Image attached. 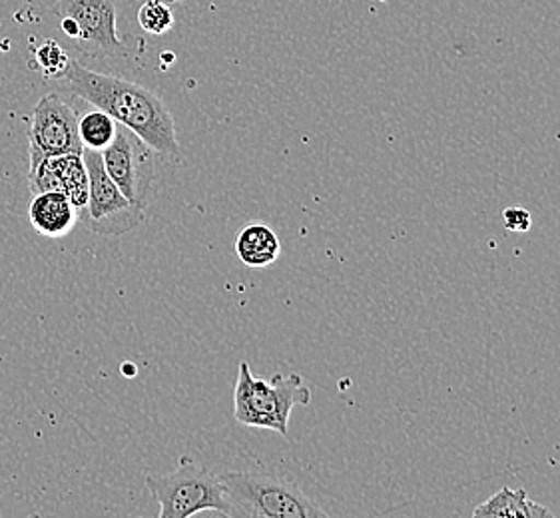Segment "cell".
<instances>
[{
  "instance_id": "1",
  "label": "cell",
  "mask_w": 560,
  "mask_h": 518,
  "mask_svg": "<svg viewBox=\"0 0 560 518\" xmlns=\"http://www.w3.org/2000/svg\"><path fill=\"white\" fill-rule=\"evenodd\" d=\"M60 82L70 94L113 116L118 125L140 136L154 152L166 156L178 154L174 116L156 92L130 80L94 72L72 58Z\"/></svg>"
},
{
  "instance_id": "2",
  "label": "cell",
  "mask_w": 560,
  "mask_h": 518,
  "mask_svg": "<svg viewBox=\"0 0 560 518\" xmlns=\"http://www.w3.org/2000/svg\"><path fill=\"white\" fill-rule=\"evenodd\" d=\"M230 501L228 518H325L329 513L293 481L261 473L220 474Z\"/></svg>"
},
{
  "instance_id": "3",
  "label": "cell",
  "mask_w": 560,
  "mask_h": 518,
  "mask_svg": "<svg viewBox=\"0 0 560 518\" xmlns=\"http://www.w3.org/2000/svg\"><path fill=\"white\" fill-rule=\"evenodd\" d=\"M312 403V391L300 375L256 379L246 361L240 363L234 389V417L246 427L269 428L283 437L290 433L293 407Z\"/></svg>"
},
{
  "instance_id": "4",
  "label": "cell",
  "mask_w": 560,
  "mask_h": 518,
  "mask_svg": "<svg viewBox=\"0 0 560 518\" xmlns=\"http://www.w3.org/2000/svg\"><path fill=\"white\" fill-rule=\"evenodd\" d=\"M148 488L160 503V518H188L213 510L230 515V501L220 474L184 461L166 476H148Z\"/></svg>"
},
{
  "instance_id": "5",
  "label": "cell",
  "mask_w": 560,
  "mask_h": 518,
  "mask_svg": "<svg viewBox=\"0 0 560 518\" xmlns=\"http://www.w3.org/2000/svg\"><path fill=\"white\" fill-rule=\"evenodd\" d=\"M82 158L89 169V205L84 214L86 227L101 236H124L140 226L147 217L144 208L130 202L104 168L102 152L84 150Z\"/></svg>"
},
{
  "instance_id": "6",
  "label": "cell",
  "mask_w": 560,
  "mask_h": 518,
  "mask_svg": "<svg viewBox=\"0 0 560 518\" xmlns=\"http://www.w3.org/2000/svg\"><path fill=\"white\" fill-rule=\"evenodd\" d=\"M60 28L90 55L120 57L126 52L118 34V14L113 0H57Z\"/></svg>"
},
{
  "instance_id": "7",
  "label": "cell",
  "mask_w": 560,
  "mask_h": 518,
  "mask_svg": "<svg viewBox=\"0 0 560 518\" xmlns=\"http://www.w3.org/2000/svg\"><path fill=\"white\" fill-rule=\"evenodd\" d=\"M102 160L120 192L130 202L147 210L152 184L156 178L154 150L140 136L120 125L113 142L102 150Z\"/></svg>"
},
{
  "instance_id": "8",
  "label": "cell",
  "mask_w": 560,
  "mask_h": 518,
  "mask_svg": "<svg viewBox=\"0 0 560 518\" xmlns=\"http://www.w3.org/2000/svg\"><path fill=\"white\" fill-rule=\"evenodd\" d=\"M28 146L31 164L84 152L79 134V116L55 92L43 96L34 108L28 128Z\"/></svg>"
},
{
  "instance_id": "9",
  "label": "cell",
  "mask_w": 560,
  "mask_h": 518,
  "mask_svg": "<svg viewBox=\"0 0 560 518\" xmlns=\"http://www.w3.org/2000/svg\"><path fill=\"white\" fill-rule=\"evenodd\" d=\"M28 220L36 234L40 236L65 237L72 232L79 222V210L70 202L67 193L43 192L34 193L33 202L28 208Z\"/></svg>"
},
{
  "instance_id": "10",
  "label": "cell",
  "mask_w": 560,
  "mask_h": 518,
  "mask_svg": "<svg viewBox=\"0 0 560 518\" xmlns=\"http://www.w3.org/2000/svg\"><path fill=\"white\" fill-rule=\"evenodd\" d=\"M475 518H542L552 517L549 508L535 503L525 488L503 486L472 510Z\"/></svg>"
},
{
  "instance_id": "11",
  "label": "cell",
  "mask_w": 560,
  "mask_h": 518,
  "mask_svg": "<svg viewBox=\"0 0 560 518\" xmlns=\"http://www.w3.org/2000/svg\"><path fill=\"white\" fill-rule=\"evenodd\" d=\"M236 254L247 268H268L280 258V237L266 224H249L236 237Z\"/></svg>"
},
{
  "instance_id": "12",
  "label": "cell",
  "mask_w": 560,
  "mask_h": 518,
  "mask_svg": "<svg viewBox=\"0 0 560 518\" xmlns=\"http://www.w3.org/2000/svg\"><path fill=\"white\" fill-rule=\"evenodd\" d=\"M48 160V166L57 178L58 192L67 193L70 202L79 210L80 215L84 214L89 205V169L84 164L82 154H65Z\"/></svg>"
},
{
  "instance_id": "13",
  "label": "cell",
  "mask_w": 560,
  "mask_h": 518,
  "mask_svg": "<svg viewBox=\"0 0 560 518\" xmlns=\"http://www.w3.org/2000/svg\"><path fill=\"white\" fill-rule=\"evenodd\" d=\"M116 132H118V122L114 120L113 116L102 113L98 108L84 114L82 120H79V134L84 150L102 152L113 142Z\"/></svg>"
},
{
  "instance_id": "14",
  "label": "cell",
  "mask_w": 560,
  "mask_h": 518,
  "mask_svg": "<svg viewBox=\"0 0 560 518\" xmlns=\"http://www.w3.org/2000/svg\"><path fill=\"white\" fill-rule=\"evenodd\" d=\"M138 24L154 36L170 33L174 26V12L166 0H147L138 11Z\"/></svg>"
},
{
  "instance_id": "15",
  "label": "cell",
  "mask_w": 560,
  "mask_h": 518,
  "mask_svg": "<svg viewBox=\"0 0 560 518\" xmlns=\"http://www.w3.org/2000/svg\"><path fill=\"white\" fill-rule=\"evenodd\" d=\"M34 60L38 68L43 70L46 79H62V74L67 72L68 64H70V57L62 46L58 45L57 40H45L43 45L34 50Z\"/></svg>"
},
{
  "instance_id": "16",
  "label": "cell",
  "mask_w": 560,
  "mask_h": 518,
  "mask_svg": "<svg viewBox=\"0 0 560 518\" xmlns=\"http://www.w3.org/2000/svg\"><path fill=\"white\" fill-rule=\"evenodd\" d=\"M503 224L509 232H515V234H527L530 226H533V215L525 208H506L503 212Z\"/></svg>"
},
{
  "instance_id": "17",
  "label": "cell",
  "mask_w": 560,
  "mask_h": 518,
  "mask_svg": "<svg viewBox=\"0 0 560 518\" xmlns=\"http://www.w3.org/2000/svg\"><path fill=\"white\" fill-rule=\"evenodd\" d=\"M170 2H179V0H170Z\"/></svg>"
}]
</instances>
